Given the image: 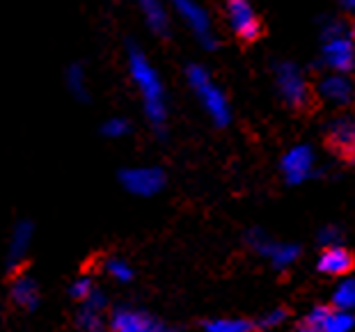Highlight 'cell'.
Returning <instances> with one entry per match:
<instances>
[{"mask_svg":"<svg viewBox=\"0 0 355 332\" xmlns=\"http://www.w3.org/2000/svg\"><path fill=\"white\" fill-rule=\"evenodd\" d=\"M126 69H128V78L135 85V92L140 96L142 112H145L147 122L161 131L165 122H168V94H165L161 73L156 71L152 60L147 58V53L138 44H128Z\"/></svg>","mask_w":355,"mask_h":332,"instance_id":"obj_1","label":"cell"},{"mask_svg":"<svg viewBox=\"0 0 355 332\" xmlns=\"http://www.w3.org/2000/svg\"><path fill=\"white\" fill-rule=\"evenodd\" d=\"M186 80H188V85H191L193 94L198 96V101L202 103V108L207 110V115L214 119L218 126H227L232 117L230 101L223 89L218 87V82L211 78V73L200 64H191L186 69Z\"/></svg>","mask_w":355,"mask_h":332,"instance_id":"obj_2","label":"cell"},{"mask_svg":"<svg viewBox=\"0 0 355 332\" xmlns=\"http://www.w3.org/2000/svg\"><path fill=\"white\" fill-rule=\"evenodd\" d=\"M172 12L177 14L188 30L193 33V37L198 40L204 49H216V33L214 24H211L209 12L198 3V0H170Z\"/></svg>","mask_w":355,"mask_h":332,"instance_id":"obj_3","label":"cell"},{"mask_svg":"<svg viewBox=\"0 0 355 332\" xmlns=\"http://www.w3.org/2000/svg\"><path fill=\"white\" fill-rule=\"evenodd\" d=\"M225 12H227V24L232 33L239 37L241 42H254L261 35V24L254 14V7L248 0H227L225 3Z\"/></svg>","mask_w":355,"mask_h":332,"instance_id":"obj_4","label":"cell"},{"mask_svg":"<svg viewBox=\"0 0 355 332\" xmlns=\"http://www.w3.org/2000/svg\"><path fill=\"white\" fill-rule=\"evenodd\" d=\"M277 89L284 96V101L293 108H305L309 103V87L300 69L291 62H282L277 67Z\"/></svg>","mask_w":355,"mask_h":332,"instance_id":"obj_5","label":"cell"},{"mask_svg":"<svg viewBox=\"0 0 355 332\" xmlns=\"http://www.w3.org/2000/svg\"><path fill=\"white\" fill-rule=\"evenodd\" d=\"M119 181L131 195L152 198L165 186V175L158 168H126L119 172Z\"/></svg>","mask_w":355,"mask_h":332,"instance_id":"obj_6","label":"cell"},{"mask_svg":"<svg viewBox=\"0 0 355 332\" xmlns=\"http://www.w3.org/2000/svg\"><path fill=\"white\" fill-rule=\"evenodd\" d=\"M323 62L339 73L351 71L355 64V49H353L351 40H346L342 35L328 37L326 46H323Z\"/></svg>","mask_w":355,"mask_h":332,"instance_id":"obj_7","label":"cell"},{"mask_svg":"<svg viewBox=\"0 0 355 332\" xmlns=\"http://www.w3.org/2000/svg\"><path fill=\"white\" fill-rule=\"evenodd\" d=\"M250 243L252 247L259 254L268 256L270 261H273L275 268H286L289 263H293L298 259L300 250L296 245H289V243H275V241H268L266 236H261V234L252 231L250 234Z\"/></svg>","mask_w":355,"mask_h":332,"instance_id":"obj_8","label":"cell"},{"mask_svg":"<svg viewBox=\"0 0 355 332\" xmlns=\"http://www.w3.org/2000/svg\"><path fill=\"white\" fill-rule=\"evenodd\" d=\"M314 154L309 147H293L289 154L282 158V172L289 184H300L312 175Z\"/></svg>","mask_w":355,"mask_h":332,"instance_id":"obj_9","label":"cell"},{"mask_svg":"<svg viewBox=\"0 0 355 332\" xmlns=\"http://www.w3.org/2000/svg\"><path fill=\"white\" fill-rule=\"evenodd\" d=\"M355 266V256L342 245H328L319 256V270L326 275H346Z\"/></svg>","mask_w":355,"mask_h":332,"instance_id":"obj_10","label":"cell"},{"mask_svg":"<svg viewBox=\"0 0 355 332\" xmlns=\"http://www.w3.org/2000/svg\"><path fill=\"white\" fill-rule=\"evenodd\" d=\"M64 85L67 92L71 94L73 101L78 103H89L92 99V87H89V76L85 71V64L83 62H71L64 71Z\"/></svg>","mask_w":355,"mask_h":332,"instance_id":"obj_11","label":"cell"},{"mask_svg":"<svg viewBox=\"0 0 355 332\" xmlns=\"http://www.w3.org/2000/svg\"><path fill=\"white\" fill-rule=\"evenodd\" d=\"M135 7L140 10L142 19H145L147 28L154 35H168L170 30V14L165 10L161 0H133Z\"/></svg>","mask_w":355,"mask_h":332,"instance_id":"obj_12","label":"cell"},{"mask_svg":"<svg viewBox=\"0 0 355 332\" xmlns=\"http://www.w3.org/2000/svg\"><path fill=\"white\" fill-rule=\"evenodd\" d=\"M319 92L326 101L335 103V105H344L353 99V85L351 80H346L342 73H335V76H328L321 80Z\"/></svg>","mask_w":355,"mask_h":332,"instance_id":"obj_13","label":"cell"},{"mask_svg":"<svg viewBox=\"0 0 355 332\" xmlns=\"http://www.w3.org/2000/svg\"><path fill=\"white\" fill-rule=\"evenodd\" d=\"M149 316L142 312H131V309H119L115 312L110 321L112 332H145V328L149 326Z\"/></svg>","mask_w":355,"mask_h":332,"instance_id":"obj_14","label":"cell"},{"mask_svg":"<svg viewBox=\"0 0 355 332\" xmlns=\"http://www.w3.org/2000/svg\"><path fill=\"white\" fill-rule=\"evenodd\" d=\"M12 300L19 307H24V309H33L37 305V300H40V289H37V284H35L33 277L19 275L17 280H14V284H12Z\"/></svg>","mask_w":355,"mask_h":332,"instance_id":"obj_15","label":"cell"},{"mask_svg":"<svg viewBox=\"0 0 355 332\" xmlns=\"http://www.w3.org/2000/svg\"><path fill=\"white\" fill-rule=\"evenodd\" d=\"M30 238H33V225L30 222H21L17 229L12 234V241H10V263L17 266L24 259V254L30 245Z\"/></svg>","mask_w":355,"mask_h":332,"instance_id":"obj_16","label":"cell"},{"mask_svg":"<svg viewBox=\"0 0 355 332\" xmlns=\"http://www.w3.org/2000/svg\"><path fill=\"white\" fill-rule=\"evenodd\" d=\"M330 145L346 156L355 154V131L346 122H335L330 131Z\"/></svg>","mask_w":355,"mask_h":332,"instance_id":"obj_17","label":"cell"},{"mask_svg":"<svg viewBox=\"0 0 355 332\" xmlns=\"http://www.w3.org/2000/svg\"><path fill=\"white\" fill-rule=\"evenodd\" d=\"M353 326H355V319H353V314H349V309H330L321 332H349Z\"/></svg>","mask_w":355,"mask_h":332,"instance_id":"obj_18","label":"cell"},{"mask_svg":"<svg viewBox=\"0 0 355 332\" xmlns=\"http://www.w3.org/2000/svg\"><path fill=\"white\" fill-rule=\"evenodd\" d=\"M254 323L241 321V319H223V321H211L207 323L204 332H252Z\"/></svg>","mask_w":355,"mask_h":332,"instance_id":"obj_19","label":"cell"},{"mask_svg":"<svg viewBox=\"0 0 355 332\" xmlns=\"http://www.w3.org/2000/svg\"><path fill=\"white\" fill-rule=\"evenodd\" d=\"M101 133L108 140H119V138H124V135L131 133V124H128L126 117H108L101 124Z\"/></svg>","mask_w":355,"mask_h":332,"instance_id":"obj_20","label":"cell"},{"mask_svg":"<svg viewBox=\"0 0 355 332\" xmlns=\"http://www.w3.org/2000/svg\"><path fill=\"white\" fill-rule=\"evenodd\" d=\"M332 303L337 309H353L355 307V280H346L337 286Z\"/></svg>","mask_w":355,"mask_h":332,"instance_id":"obj_21","label":"cell"},{"mask_svg":"<svg viewBox=\"0 0 355 332\" xmlns=\"http://www.w3.org/2000/svg\"><path fill=\"white\" fill-rule=\"evenodd\" d=\"M103 268H105V273H108L110 277H115L117 282H128L133 277L131 266L122 259H108L103 263Z\"/></svg>","mask_w":355,"mask_h":332,"instance_id":"obj_22","label":"cell"},{"mask_svg":"<svg viewBox=\"0 0 355 332\" xmlns=\"http://www.w3.org/2000/svg\"><path fill=\"white\" fill-rule=\"evenodd\" d=\"M92 293H94V282L89 280L87 275L78 277V280L71 284V296L76 300H80V303H83V300H87Z\"/></svg>","mask_w":355,"mask_h":332,"instance_id":"obj_23","label":"cell"},{"mask_svg":"<svg viewBox=\"0 0 355 332\" xmlns=\"http://www.w3.org/2000/svg\"><path fill=\"white\" fill-rule=\"evenodd\" d=\"M286 316H289V312L286 309H273V312H268L263 319L257 321V326L254 328H259V330H270V328H275L279 326V323H284L286 321Z\"/></svg>","mask_w":355,"mask_h":332,"instance_id":"obj_24","label":"cell"},{"mask_svg":"<svg viewBox=\"0 0 355 332\" xmlns=\"http://www.w3.org/2000/svg\"><path fill=\"white\" fill-rule=\"evenodd\" d=\"M328 314H330V307H326V305H319V307H314L312 312L307 314V323H312V326L321 332V328H323V323H326V319H328Z\"/></svg>","mask_w":355,"mask_h":332,"instance_id":"obj_25","label":"cell"},{"mask_svg":"<svg viewBox=\"0 0 355 332\" xmlns=\"http://www.w3.org/2000/svg\"><path fill=\"white\" fill-rule=\"evenodd\" d=\"M319 241H321V243L326 245V247H328V245H337V243H339V231H337L335 227H326V229L321 231Z\"/></svg>","mask_w":355,"mask_h":332,"instance_id":"obj_26","label":"cell"},{"mask_svg":"<svg viewBox=\"0 0 355 332\" xmlns=\"http://www.w3.org/2000/svg\"><path fill=\"white\" fill-rule=\"evenodd\" d=\"M145 332H172L168 326H163V323H158V321H149V326L145 328Z\"/></svg>","mask_w":355,"mask_h":332,"instance_id":"obj_27","label":"cell"},{"mask_svg":"<svg viewBox=\"0 0 355 332\" xmlns=\"http://www.w3.org/2000/svg\"><path fill=\"white\" fill-rule=\"evenodd\" d=\"M291 332H319V330H316V328L312 326V323H307V321H303V323H298V326H296V328H293Z\"/></svg>","mask_w":355,"mask_h":332,"instance_id":"obj_28","label":"cell"},{"mask_svg":"<svg viewBox=\"0 0 355 332\" xmlns=\"http://www.w3.org/2000/svg\"><path fill=\"white\" fill-rule=\"evenodd\" d=\"M342 5L346 7V10H351V12H355V0H342Z\"/></svg>","mask_w":355,"mask_h":332,"instance_id":"obj_29","label":"cell"},{"mask_svg":"<svg viewBox=\"0 0 355 332\" xmlns=\"http://www.w3.org/2000/svg\"><path fill=\"white\" fill-rule=\"evenodd\" d=\"M353 30H355V24H353Z\"/></svg>","mask_w":355,"mask_h":332,"instance_id":"obj_30","label":"cell"},{"mask_svg":"<svg viewBox=\"0 0 355 332\" xmlns=\"http://www.w3.org/2000/svg\"><path fill=\"white\" fill-rule=\"evenodd\" d=\"M353 131H355V128H353Z\"/></svg>","mask_w":355,"mask_h":332,"instance_id":"obj_31","label":"cell"}]
</instances>
